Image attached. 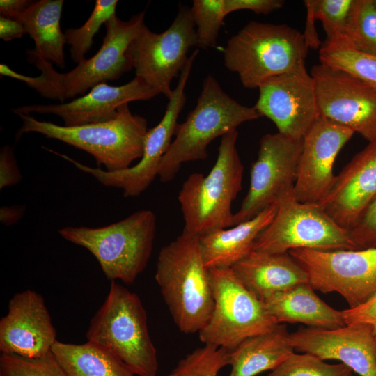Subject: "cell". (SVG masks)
<instances>
[{
  "label": "cell",
  "mask_w": 376,
  "mask_h": 376,
  "mask_svg": "<svg viewBox=\"0 0 376 376\" xmlns=\"http://www.w3.org/2000/svg\"><path fill=\"white\" fill-rule=\"evenodd\" d=\"M22 178L13 148L8 145L3 146L0 150V189L15 185Z\"/></svg>",
  "instance_id": "cell-38"
},
{
  "label": "cell",
  "mask_w": 376,
  "mask_h": 376,
  "mask_svg": "<svg viewBox=\"0 0 376 376\" xmlns=\"http://www.w3.org/2000/svg\"><path fill=\"white\" fill-rule=\"evenodd\" d=\"M116 0H97L94 8L86 22L79 28L65 31L66 44L70 46L72 60L77 64L85 59V54L91 48L93 37L102 25L116 15Z\"/></svg>",
  "instance_id": "cell-30"
},
{
  "label": "cell",
  "mask_w": 376,
  "mask_h": 376,
  "mask_svg": "<svg viewBox=\"0 0 376 376\" xmlns=\"http://www.w3.org/2000/svg\"><path fill=\"white\" fill-rule=\"evenodd\" d=\"M352 3L353 0H312L315 17L322 22L326 33V42H345Z\"/></svg>",
  "instance_id": "cell-34"
},
{
  "label": "cell",
  "mask_w": 376,
  "mask_h": 376,
  "mask_svg": "<svg viewBox=\"0 0 376 376\" xmlns=\"http://www.w3.org/2000/svg\"><path fill=\"white\" fill-rule=\"evenodd\" d=\"M159 95L142 79L135 77L121 86L100 84L86 94L68 102L47 104H27L12 109V111L31 115L52 114L60 117L64 125L72 127L109 120L116 116L118 108L133 101L147 100Z\"/></svg>",
  "instance_id": "cell-20"
},
{
  "label": "cell",
  "mask_w": 376,
  "mask_h": 376,
  "mask_svg": "<svg viewBox=\"0 0 376 376\" xmlns=\"http://www.w3.org/2000/svg\"><path fill=\"white\" fill-rule=\"evenodd\" d=\"M209 269L214 308L198 332L202 343L231 351L246 338L279 324L267 311L264 302L242 284L231 268Z\"/></svg>",
  "instance_id": "cell-10"
},
{
  "label": "cell",
  "mask_w": 376,
  "mask_h": 376,
  "mask_svg": "<svg viewBox=\"0 0 376 376\" xmlns=\"http://www.w3.org/2000/svg\"><path fill=\"white\" fill-rule=\"evenodd\" d=\"M237 137V130L224 135L210 173L191 174L182 184L178 200L187 233L199 237L232 227V203L242 189L244 171L236 148Z\"/></svg>",
  "instance_id": "cell-6"
},
{
  "label": "cell",
  "mask_w": 376,
  "mask_h": 376,
  "mask_svg": "<svg viewBox=\"0 0 376 376\" xmlns=\"http://www.w3.org/2000/svg\"><path fill=\"white\" fill-rule=\"evenodd\" d=\"M288 253L304 269L315 290L340 294L350 308L362 304L376 292V248L297 249Z\"/></svg>",
  "instance_id": "cell-13"
},
{
  "label": "cell",
  "mask_w": 376,
  "mask_h": 376,
  "mask_svg": "<svg viewBox=\"0 0 376 376\" xmlns=\"http://www.w3.org/2000/svg\"><path fill=\"white\" fill-rule=\"evenodd\" d=\"M25 210L24 205L1 207L0 209L1 223L7 226L15 224L23 217Z\"/></svg>",
  "instance_id": "cell-42"
},
{
  "label": "cell",
  "mask_w": 376,
  "mask_h": 376,
  "mask_svg": "<svg viewBox=\"0 0 376 376\" xmlns=\"http://www.w3.org/2000/svg\"><path fill=\"white\" fill-rule=\"evenodd\" d=\"M52 354L68 376H135L112 352L95 342L82 344L57 340Z\"/></svg>",
  "instance_id": "cell-27"
},
{
  "label": "cell",
  "mask_w": 376,
  "mask_h": 376,
  "mask_svg": "<svg viewBox=\"0 0 376 376\" xmlns=\"http://www.w3.org/2000/svg\"><path fill=\"white\" fill-rule=\"evenodd\" d=\"M375 196L376 139L344 166L319 204L340 227L350 230Z\"/></svg>",
  "instance_id": "cell-21"
},
{
  "label": "cell",
  "mask_w": 376,
  "mask_h": 376,
  "mask_svg": "<svg viewBox=\"0 0 376 376\" xmlns=\"http://www.w3.org/2000/svg\"><path fill=\"white\" fill-rule=\"evenodd\" d=\"M341 44L376 56V4L374 0H353L345 42Z\"/></svg>",
  "instance_id": "cell-29"
},
{
  "label": "cell",
  "mask_w": 376,
  "mask_h": 376,
  "mask_svg": "<svg viewBox=\"0 0 376 376\" xmlns=\"http://www.w3.org/2000/svg\"><path fill=\"white\" fill-rule=\"evenodd\" d=\"M87 340L116 354L138 376H156L158 361L146 310L139 296L111 281L104 303L90 321Z\"/></svg>",
  "instance_id": "cell-8"
},
{
  "label": "cell",
  "mask_w": 376,
  "mask_h": 376,
  "mask_svg": "<svg viewBox=\"0 0 376 376\" xmlns=\"http://www.w3.org/2000/svg\"><path fill=\"white\" fill-rule=\"evenodd\" d=\"M277 323H302L311 327L336 329L345 324L342 311L333 308L315 292L309 283L278 292L264 301Z\"/></svg>",
  "instance_id": "cell-24"
},
{
  "label": "cell",
  "mask_w": 376,
  "mask_h": 376,
  "mask_svg": "<svg viewBox=\"0 0 376 376\" xmlns=\"http://www.w3.org/2000/svg\"><path fill=\"white\" fill-rule=\"evenodd\" d=\"M17 116L22 124L16 140L24 134L39 133L86 152L99 168L103 165L108 171L127 169L141 158L148 130L147 120L133 114L128 104L120 106L116 116L109 120L72 127L39 120L31 115Z\"/></svg>",
  "instance_id": "cell-3"
},
{
  "label": "cell",
  "mask_w": 376,
  "mask_h": 376,
  "mask_svg": "<svg viewBox=\"0 0 376 376\" xmlns=\"http://www.w3.org/2000/svg\"><path fill=\"white\" fill-rule=\"evenodd\" d=\"M294 352L286 325L279 324L268 331L246 338L230 351L228 376H256L272 370Z\"/></svg>",
  "instance_id": "cell-25"
},
{
  "label": "cell",
  "mask_w": 376,
  "mask_h": 376,
  "mask_svg": "<svg viewBox=\"0 0 376 376\" xmlns=\"http://www.w3.org/2000/svg\"><path fill=\"white\" fill-rule=\"evenodd\" d=\"M190 8L197 34L198 47H215L219 31L226 17L224 0H194Z\"/></svg>",
  "instance_id": "cell-32"
},
{
  "label": "cell",
  "mask_w": 376,
  "mask_h": 376,
  "mask_svg": "<svg viewBox=\"0 0 376 376\" xmlns=\"http://www.w3.org/2000/svg\"><path fill=\"white\" fill-rule=\"evenodd\" d=\"M319 59L321 63L345 70L376 88V56L325 41L320 48Z\"/></svg>",
  "instance_id": "cell-28"
},
{
  "label": "cell",
  "mask_w": 376,
  "mask_h": 376,
  "mask_svg": "<svg viewBox=\"0 0 376 376\" xmlns=\"http://www.w3.org/2000/svg\"><path fill=\"white\" fill-rule=\"evenodd\" d=\"M0 376H68L52 352L37 359L17 355L0 357Z\"/></svg>",
  "instance_id": "cell-35"
},
{
  "label": "cell",
  "mask_w": 376,
  "mask_h": 376,
  "mask_svg": "<svg viewBox=\"0 0 376 376\" xmlns=\"http://www.w3.org/2000/svg\"><path fill=\"white\" fill-rule=\"evenodd\" d=\"M33 1L29 0H1L0 15L13 18L24 10Z\"/></svg>",
  "instance_id": "cell-43"
},
{
  "label": "cell",
  "mask_w": 376,
  "mask_h": 376,
  "mask_svg": "<svg viewBox=\"0 0 376 376\" xmlns=\"http://www.w3.org/2000/svg\"><path fill=\"white\" fill-rule=\"evenodd\" d=\"M303 145L300 139L279 132L260 139L258 157L251 169L249 191L232 226L249 221L294 190Z\"/></svg>",
  "instance_id": "cell-14"
},
{
  "label": "cell",
  "mask_w": 376,
  "mask_h": 376,
  "mask_svg": "<svg viewBox=\"0 0 376 376\" xmlns=\"http://www.w3.org/2000/svg\"><path fill=\"white\" fill-rule=\"evenodd\" d=\"M375 3L376 4V0H374Z\"/></svg>",
  "instance_id": "cell-45"
},
{
  "label": "cell",
  "mask_w": 376,
  "mask_h": 376,
  "mask_svg": "<svg viewBox=\"0 0 376 376\" xmlns=\"http://www.w3.org/2000/svg\"><path fill=\"white\" fill-rule=\"evenodd\" d=\"M196 49L189 56L186 65L182 70L178 84L173 90L165 113L159 123L146 134L143 152L139 162L127 169L108 171L97 167H91L73 159L66 155L49 150L65 160L72 164L79 170L91 175L100 183L123 190L124 197L139 196L150 185L156 176L161 161L166 152L178 124V118L186 102L185 89L194 61L198 54Z\"/></svg>",
  "instance_id": "cell-12"
},
{
  "label": "cell",
  "mask_w": 376,
  "mask_h": 376,
  "mask_svg": "<svg viewBox=\"0 0 376 376\" xmlns=\"http://www.w3.org/2000/svg\"><path fill=\"white\" fill-rule=\"evenodd\" d=\"M319 116L350 129L368 142L376 139V88L359 77L323 64L310 72Z\"/></svg>",
  "instance_id": "cell-15"
},
{
  "label": "cell",
  "mask_w": 376,
  "mask_h": 376,
  "mask_svg": "<svg viewBox=\"0 0 376 376\" xmlns=\"http://www.w3.org/2000/svg\"><path fill=\"white\" fill-rule=\"evenodd\" d=\"M231 269L242 284L262 301L297 285L308 283L307 273L288 252L253 250Z\"/></svg>",
  "instance_id": "cell-22"
},
{
  "label": "cell",
  "mask_w": 376,
  "mask_h": 376,
  "mask_svg": "<svg viewBox=\"0 0 376 376\" xmlns=\"http://www.w3.org/2000/svg\"><path fill=\"white\" fill-rule=\"evenodd\" d=\"M267 376H352V370L341 363L331 364L308 353L294 352Z\"/></svg>",
  "instance_id": "cell-33"
},
{
  "label": "cell",
  "mask_w": 376,
  "mask_h": 376,
  "mask_svg": "<svg viewBox=\"0 0 376 376\" xmlns=\"http://www.w3.org/2000/svg\"><path fill=\"white\" fill-rule=\"evenodd\" d=\"M354 132L319 116L303 137V145L294 186L295 198L319 203L331 189L336 176V158Z\"/></svg>",
  "instance_id": "cell-17"
},
{
  "label": "cell",
  "mask_w": 376,
  "mask_h": 376,
  "mask_svg": "<svg viewBox=\"0 0 376 376\" xmlns=\"http://www.w3.org/2000/svg\"><path fill=\"white\" fill-rule=\"evenodd\" d=\"M342 314L345 324H368L376 338V292L359 306L343 310Z\"/></svg>",
  "instance_id": "cell-37"
},
{
  "label": "cell",
  "mask_w": 376,
  "mask_h": 376,
  "mask_svg": "<svg viewBox=\"0 0 376 376\" xmlns=\"http://www.w3.org/2000/svg\"><path fill=\"white\" fill-rule=\"evenodd\" d=\"M258 89L254 107L280 134L302 139L319 117L314 81L306 66L272 77Z\"/></svg>",
  "instance_id": "cell-16"
},
{
  "label": "cell",
  "mask_w": 376,
  "mask_h": 376,
  "mask_svg": "<svg viewBox=\"0 0 376 376\" xmlns=\"http://www.w3.org/2000/svg\"><path fill=\"white\" fill-rule=\"evenodd\" d=\"M58 233L89 251L107 279L132 284L145 269L151 256L156 217L150 210H140L107 226H67Z\"/></svg>",
  "instance_id": "cell-7"
},
{
  "label": "cell",
  "mask_w": 376,
  "mask_h": 376,
  "mask_svg": "<svg viewBox=\"0 0 376 376\" xmlns=\"http://www.w3.org/2000/svg\"><path fill=\"white\" fill-rule=\"evenodd\" d=\"M284 3L283 0H224V10L226 15L241 10L267 15L282 8Z\"/></svg>",
  "instance_id": "cell-39"
},
{
  "label": "cell",
  "mask_w": 376,
  "mask_h": 376,
  "mask_svg": "<svg viewBox=\"0 0 376 376\" xmlns=\"http://www.w3.org/2000/svg\"><path fill=\"white\" fill-rule=\"evenodd\" d=\"M304 2L306 8V22L305 31L303 33L304 38L308 48L318 49L320 46L321 42L315 30V21L316 18L313 12L312 0H306Z\"/></svg>",
  "instance_id": "cell-40"
},
{
  "label": "cell",
  "mask_w": 376,
  "mask_h": 376,
  "mask_svg": "<svg viewBox=\"0 0 376 376\" xmlns=\"http://www.w3.org/2000/svg\"><path fill=\"white\" fill-rule=\"evenodd\" d=\"M155 280L180 331L199 332L212 313L214 295L197 236L183 230L161 249Z\"/></svg>",
  "instance_id": "cell-2"
},
{
  "label": "cell",
  "mask_w": 376,
  "mask_h": 376,
  "mask_svg": "<svg viewBox=\"0 0 376 376\" xmlns=\"http://www.w3.org/2000/svg\"><path fill=\"white\" fill-rule=\"evenodd\" d=\"M194 46L198 47V38L191 8L180 6L172 24L160 33L143 24L130 44L127 56L136 76L169 99L172 80L180 76Z\"/></svg>",
  "instance_id": "cell-11"
},
{
  "label": "cell",
  "mask_w": 376,
  "mask_h": 376,
  "mask_svg": "<svg viewBox=\"0 0 376 376\" xmlns=\"http://www.w3.org/2000/svg\"><path fill=\"white\" fill-rule=\"evenodd\" d=\"M350 232L357 249L376 248V196Z\"/></svg>",
  "instance_id": "cell-36"
},
{
  "label": "cell",
  "mask_w": 376,
  "mask_h": 376,
  "mask_svg": "<svg viewBox=\"0 0 376 376\" xmlns=\"http://www.w3.org/2000/svg\"><path fill=\"white\" fill-rule=\"evenodd\" d=\"M229 363L228 349L204 344L180 359L172 373L176 376H217Z\"/></svg>",
  "instance_id": "cell-31"
},
{
  "label": "cell",
  "mask_w": 376,
  "mask_h": 376,
  "mask_svg": "<svg viewBox=\"0 0 376 376\" xmlns=\"http://www.w3.org/2000/svg\"><path fill=\"white\" fill-rule=\"evenodd\" d=\"M26 33L23 25L17 19L0 15V38L10 41L22 38Z\"/></svg>",
  "instance_id": "cell-41"
},
{
  "label": "cell",
  "mask_w": 376,
  "mask_h": 376,
  "mask_svg": "<svg viewBox=\"0 0 376 376\" xmlns=\"http://www.w3.org/2000/svg\"><path fill=\"white\" fill-rule=\"evenodd\" d=\"M56 331L43 297L33 290L15 294L0 320V352L37 359L51 352Z\"/></svg>",
  "instance_id": "cell-18"
},
{
  "label": "cell",
  "mask_w": 376,
  "mask_h": 376,
  "mask_svg": "<svg viewBox=\"0 0 376 376\" xmlns=\"http://www.w3.org/2000/svg\"><path fill=\"white\" fill-rule=\"evenodd\" d=\"M308 49L297 29L251 21L227 41L224 62L244 87L258 88L272 77L306 66Z\"/></svg>",
  "instance_id": "cell-5"
},
{
  "label": "cell",
  "mask_w": 376,
  "mask_h": 376,
  "mask_svg": "<svg viewBox=\"0 0 376 376\" xmlns=\"http://www.w3.org/2000/svg\"><path fill=\"white\" fill-rule=\"evenodd\" d=\"M278 203H273L249 221L198 237L205 267L231 268L247 256L253 250L258 235L274 219Z\"/></svg>",
  "instance_id": "cell-23"
},
{
  "label": "cell",
  "mask_w": 376,
  "mask_h": 376,
  "mask_svg": "<svg viewBox=\"0 0 376 376\" xmlns=\"http://www.w3.org/2000/svg\"><path fill=\"white\" fill-rule=\"evenodd\" d=\"M297 249H357L350 230L335 222L319 203L298 201L293 190L278 202L274 219L257 237L253 250L282 253Z\"/></svg>",
  "instance_id": "cell-9"
},
{
  "label": "cell",
  "mask_w": 376,
  "mask_h": 376,
  "mask_svg": "<svg viewBox=\"0 0 376 376\" xmlns=\"http://www.w3.org/2000/svg\"><path fill=\"white\" fill-rule=\"evenodd\" d=\"M63 0H38L13 18L24 27L35 43L34 51L45 60L65 67V33L60 25Z\"/></svg>",
  "instance_id": "cell-26"
},
{
  "label": "cell",
  "mask_w": 376,
  "mask_h": 376,
  "mask_svg": "<svg viewBox=\"0 0 376 376\" xmlns=\"http://www.w3.org/2000/svg\"><path fill=\"white\" fill-rule=\"evenodd\" d=\"M145 10L123 21L116 15L105 24L106 34L100 49L69 72L56 71L52 63L34 49L26 50L28 61L40 72L36 77L19 74L7 65H0V74L24 82L43 97L65 102L83 95L95 86L119 79L132 69L127 48L144 24Z\"/></svg>",
  "instance_id": "cell-1"
},
{
  "label": "cell",
  "mask_w": 376,
  "mask_h": 376,
  "mask_svg": "<svg viewBox=\"0 0 376 376\" xmlns=\"http://www.w3.org/2000/svg\"><path fill=\"white\" fill-rule=\"evenodd\" d=\"M290 342L295 351L338 360L359 376H376V338L368 324L301 328L290 334Z\"/></svg>",
  "instance_id": "cell-19"
},
{
  "label": "cell",
  "mask_w": 376,
  "mask_h": 376,
  "mask_svg": "<svg viewBox=\"0 0 376 376\" xmlns=\"http://www.w3.org/2000/svg\"><path fill=\"white\" fill-rule=\"evenodd\" d=\"M168 376H176V375L171 373Z\"/></svg>",
  "instance_id": "cell-44"
},
{
  "label": "cell",
  "mask_w": 376,
  "mask_h": 376,
  "mask_svg": "<svg viewBox=\"0 0 376 376\" xmlns=\"http://www.w3.org/2000/svg\"><path fill=\"white\" fill-rule=\"evenodd\" d=\"M260 117L254 107L237 102L213 76L207 75L195 108L176 127L175 139L159 164L160 180L171 181L185 162L206 159L207 146L214 139L237 130L243 123Z\"/></svg>",
  "instance_id": "cell-4"
}]
</instances>
